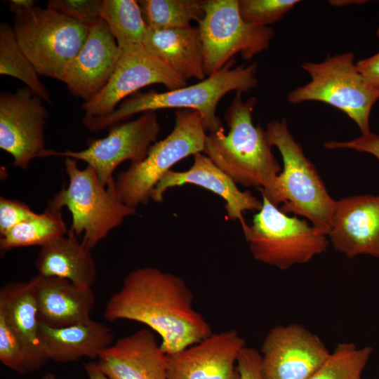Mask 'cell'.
<instances>
[{"label": "cell", "instance_id": "obj_33", "mask_svg": "<svg viewBox=\"0 0 379 379\" xmlns=\"http://www.w3.org/2000/svg\"><path fill=\"white\" fill-rule=\"evenodd\" d=\"M34 212L21 201L0 197V235L6 234L16 225L35 218Z\"/></svg>", "mask_w": 379, "mask_h": 379}, {"label": "cell", "instance_id": "obj_38", "mask_svg": "<svg viewBox=\"0 0 379 379\" xmlns=\"http://www.w3.org/2000/svg\"><path fill=\"white\" fill-rule=\"evenodd\" d=\"M84 367L88 379H109L100 370L95 362L84 364Z\"/></svg>", "mask_w": 379, "mask_h": 379}, {"label": "cell", "instance_id": "obj_14", "mask_svg": "<svg viewBox=\"0 0 379 379\" xmlns=\"http://www.w3.org/2000/svg\"><path fill=\"white\" fill-rule=\"evenodd\" d=\"M260 353L264 379H308L330 354L317 335L298 324L272 328Z\"/></svg>", "mask_w": 379, "mask_h": 379}, {"label": "cell", "instance_id": "obj_39", "mask_svg": "<svg viewBox=\"0 0 379 379\" xmlns=\"http://www.w3.org/2000/svg\"><path fill=\"white\" fill-rule=\"evenodd\" d=\"M366 1L364 0H331L328 1V3L335 7H342L351 4H365Z\"/></svg>", "mask_w": 379, "mask_h": 379}, {"label": "cell", "instance_id": "obj_9", "mask_svg": "<svg viewBox=\"0 0 379 379\" xmlns=\"http://www.w3.org/2000/svg\"><path fill=\"white\" fill-rule=\"evenodd\" d=\"M175 126L163 140L149 147L146 157L131 164L114 180L116 190L126 205L136 208L146 204L151 192L176 163L202 153L207 135L200 114L181 109L175 112Z\"/></svg>", "mask_w": 379, "mask_h": 379}, {"label": "cell", "instance_id": "obj_7", "mask_svg": "<svg viewBox=\"0 0 379 379\" xmlns=\"http://www.w3.org/2000/svg\"><path fill=\"white\" fill-rule=\"evenodd\" d=\"M301 67L311 80L288 93L287 99L291 104L324 102L345 113L357 124L361 134L371 131L370 114L379 99V92L358 71L353 53L336 54L320 62H307Z\"/></svg>", "mask_w": 379, "mask_h": 379}, {"label": "cell", "instance_id": "obj_8", "mask_svg": "<svg viewBox=\"0 0 379 379\" xmlns=\"http://www.w3.org/2000/svg\"><path fill=\"white\" fill-rule=\"evenodd\" d=\"M253 222L244 232L253 258L262 263L286 270L308 262L326 251L328 236L306 220L289 216L266 197Z\"/></svg>", "mask_w": 379, "mask_h": 379}, {"label": "cell", "instance_id": "obj_37", "mask_svg": "<svg viewBox=\"0 0 379 379\" xmlns=\"http://www.w3.org/2000/svg\"><path fill=\"white\" fill-rule=\"evenodd\" d=\"M8 4L11 11L14 15L33 8L36 6V1L34 0H10Z\"/></svg>", "mask_w": 379, "mask_h": 379}, {"label": "cell", "instance_id": "obj_12", "mask_svg": "<svg viewBox=\"0 0 379 379\" xmlns=\"http://www.w3.org/2000/svg\"><path fill=\"white\" fill-rule=\"evenodd\" d=\"M163 84L168 91L187 86V81L142 44L120 49L114 72L104 88L81 106L86 117L100 118L112 113L129 95L152 85Z\"/></svg>", "mask_w": 379, "mask_h": 379}, {"label": "cell", "instance_id": "obj_26", "mask_svg": "<svg viewBox=\"0 0 379 379\" xmlns=\"http://www.w3.org/2000/svg\"><path fill=\"white\" fill-rule=\"evenodd\" d=\"M101 18L108 25L119 49L142 44L147 26L138 1L102 0Z\"/></svg>", "mask_w": 379, "mask_h": 379}, {"label": "cell", "instance_id": "obj_13", "mask_svg": "<svg viewBox=\"0 0 379 379\" xmlns=\"http://www.w3.org/2000/svg\"><path fill=\"white\" fill-rule=\"evenodd\" d=\"M43 102L27 86L0 94V148L12 156L15 167L26 169L45 149L48 112Z\"/></svg>", "mask_w": 379, "mask_h": 379}, {"label": "cell", "instance_id": "obj_31", "mask_svg": "<svg viewBox=\"0 0 379 379\" xmlns=\"http://www.w3.org/2000/svg\"><path fill=\"white\" fill-rule=\"evenodd\" d=\"M0 361L5 366L21 374L36 371L25 345L1 315Z\"/></svg>", "mask_w": 379, "mask_h": 379}, {"label": "cell", "instance_id": "obj_30", "mask_svg": "<svg viewBox=\"0 0 379 379\" xmlns=\"http://www.w3.org/2000/svg\"><path fill=\"white\" fill-rule=\"evenodd\" d=\"M298 0H239L244 20L254 25L269 27L291 11Z\"/></svg>", "mask_w": 379, "mask_h": 379}, {"label": "cell", "instance_id": "obj_25", "mask_svg": "<svg viewBox=\"0 0 379 379\" xmlns=\"http://www.w3.org/2000/svg\"><path fill=\"white\" fill-rule=\"evenodd\" d=\"M61 211L62 208L49 201L42 213L16 225L1 237V251L20 247L42 246L65 234L68 230Z\"/></svg>", "mask_w": 379, "mask_h": 379}, {"label": "cell", "instance_id": "obj_18", "mask_svg": "<svg viewBox=\"0 0 379 379\" xmlns=\"http://www.w3.org/2000/svg\"><path fill=\"white\" fill-rule=\"evenodd\" d=\"M120 49L105 21L91 27L83 46L68 67L63 83L74 95L90 100L107 84L115 69Z\"/></svg>", "mask_w": 379, "mask_h": 379}, {"label": "cell", "instance_id": "obj_24", "mask_svg": "<svg viewBox=\"0 0 379 379\" xmlns=\"http://www.w3.org/2000/svg\"><path fill=\"white\" fill-rule=\"evenodd\" d=\"M38 274L67 279L91 288L97 272L91 250L72 231L41 246L35 261Z\"/></svg>", "mask_w": 379, "mask_h": 379}, {"label": "cell", "instance_id": "obj_3", "mask_svg": "<svg viewBox=\"0 0 379 379\" xmlns=\"http://www.w3.org/2000/svg\"><path fill=\"white\" fill-rule=\"evenodd\" d=\"M235 93L224 115L228 134L225 130L207 133L203 153L237 184L267 190L281 168L272 152L265 130L253 124L257 99L244 100L242 93Z\"/></svg>", "mask_w": 379, "mask_h": 379}, {"label": "cell", "instance_id": "obj_22", "mask_svg": "<svg viewBox=\"0 0 379 379\" xmlns=\"http://www.w3.org/2000/svg\"><path fill=\"white\" fill-rule=\"evenodd\" d=\"M142 45L178 75L187 80H203V45L198 27L154 29L147 27Z\"/></svg>", "mask_w": 379, "mask_h": 379}, {"label": "cell", "instance_id": "obj_10", "mask_svg": "<svg viewBox=\"0 0 379 379\" xmlns=\"http://www.w3.org/2000/svg\"><path fill=\"white\" fill-rule=\"evenodd\" d=\"M203 8L204 15L197 27L206 77L221 69L238 53L249 60L269 48L274 30L245 21L239 0H204Z\"/></svg>", "mask_w": 379, "mask_h": 379}, {"label": "cell", "instance_id": "obj_11", "mask_svg": "<svg viewBox=\"0 0 379 379\" xmlns=\"http://www.w3.org/2000/svg\"><path fill=\"white\" fill-rule=\"evenodd\" d=\"M160 129L156 112H145L134 120L111 126L105 137L91 140L84 149H45L39 157L54 156L81 160L94 168L102 185L107 186L114 180L113 173L120 164L127 160L135 164L146 157Z\"/></svg>", "mask_w": 379, "mask_h": 379}, {"label": "cell", "instance_id": "obj_36", "mask_svg": "<svg viewBox=\"0 0 379 379\" xmlns=\"http://www.w3.org/2000/svg\"><path fill=\"white\" fill-rule=\"evenodd\" d=\"M356 66L368 84L379 92V52L357 61Z\"/></svg>", "mask_w": 379, "mask_h": 379}, {"label": "cell", "instance_id": "obj_29", "mask_svg": "<svg viewBox=\"0 0 379 379\" xmlns=\"http://www.w3.org/2000/svg\"><path fill=\"white\" fill-rule=\"evenodd\" d=\"M372 350L352 343H339L308 379H362Z\"/></svg>", "mask_w": 379, "mask_h": 379}, {"label": "cell", "instance_id": "obj_28", "mask_svg": "<svg viewBox=\"0 0 379 379\" xmlns=\"http://www.w3.org/2000/svg\"><path fill=\"white\" fill-rule=\"evenodd\" d=\"M143 19L150 29L186 28L204 15V0H140Z\"/></svg>", "mask_w": 379, "mask_h": 379}, {"label": "cell", "instance_id": "obj_4", "mask_svg": "<svg viewBox=\"0 0 379 379\" xmlns=\"http://www.w3.org/2000/svg\"><path fill=\"white\" fill-rule=\"evenodd\" d=\"M270 145L279 151L283 169L262 196L285 213L306 218L320 232L328 236L335 201L328 194L314 165L289 131L286 119L272 120L265 129Z\"/></svg>", "mask_w": 379, "mask_h": 379}, {"label": "cell", "instance_id": "obj_21", "mask_svg": "<svg viewBox=\"0 0 379 379\" xmlns=\"http://www.w3.org/2000/svg\"><path fill=\"white\" fill-rule=\"evenodd\" d=\"M39 337L48 360L66 363L82 357L97 359L111 345L114 335L109 327L91 319L58 328L41 323Z\"/></svg>", "mask_w": 379, "mask_h": 379}, {"label": "cell", "instance_id": "obj_16", "mask_svg": "<svg viewBox=\"0 0 379 379\" xmlns=\"http://www.w3.org/2000/svg\"><path fill=\"white\" fill-rule=\"evenodd\" d=\"M334 249L352 258H379V195H355L335 201L328 234Z\"/></svg>", "mask_w": 379, "mask_h": 379}, {"label": "cell", "instance_id": "obj_27", "mask_svg": "<svg viewBox=\"0 0 379 379\" xmlns=\"http://www.w3.org/2000/svg\"><path fill=\"white\" fill-rule=\"evenodd\" d=\"M0 74L19 79L44 102L51 103L48 91L19 46L13 28L4 22L0 25Z\"/></svg>", "mask_w": 379, "mask_h": 379}, {"label": "cell", "instance_id": "obj_5", "mask_svg": "<svg viewBox=\"0 0 379 379\" xmlns=\"http://www.w3.org/2000/svg\"><path fill=\"white\" fill-rule=\"evenodd\" d=\"M64 164L68 185L50 201L68 208L72 218L69 230L78 237L83 234L81 243L91 250L126 218L133 215L136 208L124 203L114 180L105 186L94 168L87 165L80 169L72 158H65Z\"/></svg>", "mask_w": 379, "mask_h": 379}, {"label": "cell", "instance_id": "obj_35", "mask_svg": "<svg viewBox=\"0 0 379 379\" xmlns=\"http://www.w3.org/2000/svg\"><path fill=\"white\" fill-rule=\"evenodd\" d=\"M260 361V353L257 350L244 346L239 352L237 361L240 379H264Z\"/></svg>", "mask_w": 379, "mask_h": 379}, {"label": "cell", "instance_id": "obj_32", "mask_svg": "<svg viewBox=\"0 0 379 379\" xmlns=\"http://www.w3.org/2000/svg\"><path fill=\"white\" fill-rule=\"evenodd\" d=\"M102 0H50L48 8L89 27L101 18Z\"/></svg>", "mask_w": 379, "mask_h": 379}, {"label": "cell", "instance_id": "obj_23", "mask_svg": "<svg viewBox=\"0 0 379 379\" xmlns=\"http://www.w3.org/2000/svg\"><path fill=\"white\" fill-rule=\"evenodd\" d=\"M0 315L22 341L36 370L48 361L40 341L37 302L29 281L6 283L0 290Z\"/></svg>", "mask_w": 379, "mask_h": 379}, {"label": "cell", "instance_id": "obj_34", "mask_svg": "<svg viewBox=\"0 0 379 379\" xmlns=\"http://www.w3.org/2000/svg\"><path fill=\"white\" fill-rule=\"evenodd\" d=\"M324 146L328 149H350L369 153L379 160V135L371 131L348 141L330 140Z\"/></svg>", "mask_w": 379, "mask_h": 379}, {"label": "cell", "instance_id": "obj_6", "mask_svg": "<svg viewBox=\"0 0 379 379\" xmlns=\"http://www.w3.org/2000/svg\"><path fill=\"white\" fill-rule=\"evenodd\" d=\"M13 15L18 44L38 74L62 82L91 27L48 7Z\"/></svg>", "mask_w": 379, "mask_h": 379}, {"label": "cell", "instance_id": "obj_41", "mask_svg": "<svg viewBox=\"0 0 379 379\" xmlns=\"http://www.w3.org/2000/svg\"><path fill=\"white\" fill-rule=\"evenodd\" d=\"M376 35L379 37V28L377 29Z\"/></svg>", "mask_w": 379, "mask_h": 379}, {"label": "cell", "instance_id": "obj_17", "mask_svg": "<svg viewBox=\"0 0 379 379\" xmlns=\"http://www.w3.org/2000/svg\"><path fill=\"white\" fill-rule=\"evenodd\" d=\"M193 158L194 162L188 170H171L166 173L152 191L150 199L160 203L164 193L171 187L186 184L201 187L223 199L228 218L239 220L243 232L246 231L248 225L243 213L247 211H258L262 202L249 191H241L237 184L206 154L197 153Z\"/></svg>", "mask_w": 379, "mask_h": 379}, {"label": "cell", "instance_id": "obj_15", "mask_svg": "<svg viewBox=\"0 0 379 379\" xmlns=\"http://www.w3.org/2000/svg\"><path fill=\"white\" fill-rule=\"evenodd\" d=\"M244 346L245 340L236 330L212 333L166 355L168 379H240L237 361Z\"/></svg>", "mask_w": 379, "mask_h": 379}, {"label": "cell", "instance_id": "obj_40", "mask_svg": "<svg viewBox=\"0 0 379 379\" xmlns=\"http://www.w3.org/2000/svg\"><path fill=\"white\" fill-rule=\"evenodd\" d=\"M41 379H56V377L52 373H47L41 378Z\"/></svg>", "mask_w": 379, "mask_h": 379}, {"label": "cell", "instance_id": "obj_19", "mask_svg": "<svg viewBox=\"0 0 379 379\" xmlns=\"http://www.w3.org/2000/svg\"><path fill=\"white\" fill-rule=\"evenodd\" d=\"M95 362L109 379H168L166 354L147 328L119 339Z\"/></svg>", "mask_w": 379, "mask_h": 379}, {"label": "cell", "instance_id": "obj_2", "mask_svg": "<svg viewBox=\"0 0 379 379\" xmlns=\"http://www.w3.org/2000/svg\"><path fill=\"white\" fill-rule=\"evenodd\" d=\"M234 63L232 59L216 73L191 86L165 92L137 93L123 100L112 113L100 118L84 117L82 123L88 129L98 131L135 114L176 108L197 111L206 133L224 130L216 114L219 101L231 91L248 93L258 85L256 62L232 69Z\"/></svg>", "mask_w": 379, "mask_h": 379}, {"label": "cell", "instance_id": "obj_1", "mask_svg": "<svg viewBox=\"0 0 379 379\" xmlns=\"http://www.w3.org/2000/svg\"><path fill=\"white\" fill-rule=\"evenodd\" d=\"M192 302V293L181 277L154 267H140L126 275L121 288L107 301L103 316L109 321L126 319L147 325L160 335V348L169 355L213 333Z\"/></svg>", "mask_w": 379, "mask_h": 379}, {"label": "cell", "instance_id": "obj_20", "mask_svg": "<svg viewBox=\"0 0 379 379\" xmlns=\"http://www.w3.org/2000/svg\"><path fill=\"white\" fill-rule=\"evenodd\" d=\"M34 289L40 322L64 328L91 319L95 304L91 288L56 277L37 274L29 281Z\"/></svg>", "mask_w": 379, "mask_h": 379}]
</instances>
